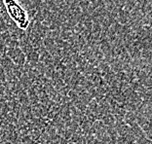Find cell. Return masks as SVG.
I'll return each instance as SVG.
<instances>
[{
	"label": "cell",
	"mask_w": 152,
	"mask_h": 144,
	"mask_svg": "<svg viewBox=\"0 0 152 144\" xmlns=\"http://www.w3.org/2000/svg\"><path fill=\"white\" fill-rule=\"evenodd\" d=\"M4 4L6 11L9 17L20 29L26 30L30 23V20L28 18L25 8H23L18 0H1Z\"/></svg>",
	"instance_id": "6da1fadb"
}]
</instances>
